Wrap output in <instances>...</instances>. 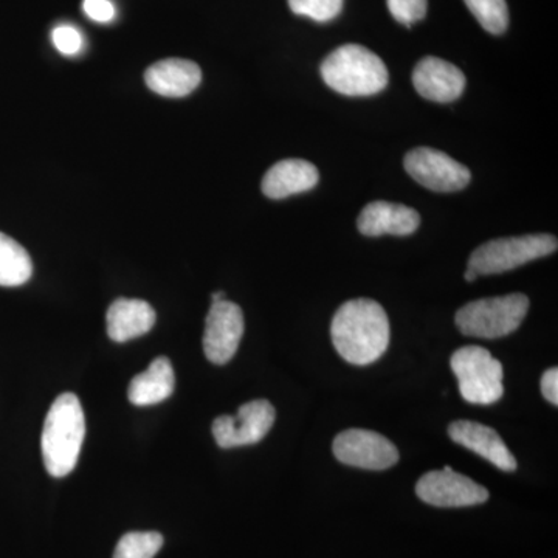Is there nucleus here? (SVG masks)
<instances>
[{
    "mask_svg": "<svg viewBox=\"0 0 558 558\" xmlns=\"http://www.w3.org/2000/svg\"><path fill=\"white\" fill-rule=\"evenodd\" d=\"M145 81L146 86L161 97L182 98L197 89L202 72L196 62L170 58L150 65Z\"/></svg>",
    "mask_w": 558,
    "mask_h": 558,
    "instance_id": "2eb2a0df",
    "label": "nucleus"
},
{
    "mask_svg": "<svg viewBox=\"0 0 558 558\" xmlns=\"http://www.w3.org/2000/svg\"><path fill=\"white\" fill-rule=\"evenodd\" d=\"M413 84L417 94L429 101L451 102L464 92L465 75L449 61L427 57L414 68Z\"/></svg>",
    "mask_w": 558,
    "mask_h": 558,
    "instance_id": "f8f14e48",
    "label": "nucleus"
},
{
    "mask_svg": "<svg viewBox=\"0 0 558 558\" xmlns=\"http://www.w3.org/2000/svg\"><path fill=\"white\" fill-rule=\"evenodd\" d=\"M84 436L86 417L80 399L64 392L51 403L40 439L44 464L53 478L68 476L75 469Z\"/></svg>",
    "mask_w": 558,
    "mask_h": 558,
    "instance_id": "f03ea898",
    "label": "nucleus"
},
{
    "mask_svg": "<svg viewBox=\"0 0 558 558\" xmlns=\"http://www.w3.org/2000/svg\"><path fill=\"white\" fill-rule=\"evenodd\" d=\"M344 0H289L290 10L299 16L312 21L329 22L336 20L343 9Z\"/></svg>",
    "mask_w": 558,
    "mask_h": 558,
    "instance_id": "4be33fe9",
    "label": "nucleus"
},
{
    "mask_svg": "<svg viewBox=\"0 0 558 558\" xmlns=\"http://www.w3.org/2000/svg\"><path fill=\"white\" fill-rule=\"evenodd\" d=\"M542 392L548 402L553 405H558V369L550 368L543 374L542 377Z\"/></svg>",
    "mask_w": 558,
    "mask_h": 558,
    "instance_id": "a878e982",
    "label": "nucleus"
},
{
    "mask_svg": "<svg viewBox=\"0 0 558 558\" xmlns=\"http://www.w3.org/2000/svg\"><path fill=\"white\" fill-rule=\"evenodd\" d=\"M244 314L229 300L211 303L205 322L204 352L215 365H226L240 348L244 336Z\"/></svg>",
    "mask_w": 558,
    "mask_h": 558,
    "instance_id": "9b49d317",
    "label": "nucleus"
},
{
    "mask_svg": "<svg viewBox=\"0 0 558 558\" xmlns=\"http://www.w3.org/2000/svg\"><path fill=\"white\" fill-rule=\"evenodd\" d=\"M174 388V368L170 359L157 357L150 362L148 369L131 380L128 398L137 407L156 405L170 398Z\"/></svg>",
    "mask_w": 558,
    "mask_h": 558,
    "instance_id": "a211bd4d",
    "label": "nucleus"
},
{
    "mask_svg": "<svg viewBox=\"0 0 558 558\" xmlns=\"http://www.w3.org/2000/svg\"><path fill=\"white\" fill-rule=\"evenodd\" d=\"M333 454L341 464L365 470H387L398 464L399 451L391 440L369 429L352 428L333 440Z\"/></svg>",
    "mask_w": 558,
    "mask_h": 558,
    "instance_id": "9d476101",
    "label": "nucleus"
},
{
    "mask_svg": "<svg viewBox=\"0 0 558 558\" xmlns=\"http://www.w3.org/2000/svg\"><path fill=\"white\" fill-rule=\"evenodd\" d=\"M388 10L396 21L411 27L424 20L428 10V0H388Z\"/></svg>",
    "mask_w": 558,
    "mask_h": 558,
    "instance_id": "5701e85b",
    "label": "nucleus"
},
{
    "mask_svg": "<svg viewBox=\"0 0 558 558\" xmlns=\"http://www.w3.org/2000/svg\"><path fill=\"white\" fill-rule=\"evenodd\" d=\"M527 311V296L523 293H510L465 304L457 312L454 322L464 336L501 339L520 328Z\"/></svg>",
    "mask_w": 558,
    "mask_h": 558,
    "instance_id": "20e7f679",
    "label": "nucleus"
},
{
    "mask_svg": "<svg viewBox=\"0 0 558 558\" xmlns=\"http://www.w3.org/2000/svg\"><path fill=\"white\" fill-rule=\"evenodd\" d=\"M464 278H465V281L472 282V281H475L476 278H478V275H476L475 271H473L472 269H469V267H468V270H465V274H464Z\"/></svg>",
    "mask_w": 558,
    "mask_h": 558,
    "instance_id": "bb28decb",
    "label": "nucleus"
},
{
    "mask_svg": "<svg viewBox=\"0 0 558 558\" xmlns=\"http://www.w3.org/2000/svg\"><path fill=\"white\" fill-rule=\"evenodd\" d=\"M226 300L223 292H216L211 295V303H219V301Z\"/></svg>",
    "mask_w": 558,
    "mask_h": 558,
    "instance_id": "cd10ccee",
    "label": "nucleus"
},
{
    "mask_svg": "<svg viewBox=\"0 0 558 558\" xmlns=\"http://www.w3.org/2000/svg\"><path fill=\"white\" fill-rule=\"evenodd\" d=\"M330 336L337 352L352 363L365 366L377 362L389 344V319L377 301H347L333 315Z\"/></svg>",
    "mask_w": 558,
    "mask_h": 558,
    "instance_id": "f257e3e1",
    "label": "nucleus"
},
{
    "mask_svg": "<svg viewBox=\"0 0 558 558\" xmlns=\"http://www.w3.org/2000/svg\"><path fill=\"white\" fill-rule=\"evenodd\" d=\"M319 174L311 161L286 159L266 172L263 179V193L270 199H286L293 194L306 193L317 185Z\"/></svg>",
    "mask_w": 558,
    "mask_h": 558,
    "instance_id": "dca6fc26",
    "label": "nucleus"
},
{
    "mask_svg": "<svg viewBox=\"0 0 558 558\" xmlns=\"http://www.w3.org/2000/svg\"><path fill=\"white\" fill-rule=\"evenodd\" d=\"M421 226L416 209L391 202H373L360 213L357 227L365 236L377 238L384 234L409 236Z\"/></svg>",
    "mask_w": 558,
    "mask_h": 558,
    "instance_id": "4468645a",
    "label": "nucleus"
},
{
    "mask_svg": "<svg viewBox=\"0 0 558 558\" xmlns=\"http://www.w3.org/2000/svg\"><path fill=\"white\" fill-rule=\"evenodd\" d=\"M163 542L159 532H128L120 538L113 558H154Z\"/></svg>",
    "mask_w": 558,
    "mask_h": 558,
    "instance_id": "412c9836",
    "label": "nucleus"
},
{
    "mask_svg": "<svg viewBox=\"0 0 558 558\" xmlns=\"http://www.w3.org/2000/svg\"><path fill=\"white\" fill-rule=\"evenodd\" d=\"M451 369L459 381V391L465 402L492 405L505 395V371L499 360L486 348H459L450 360Z\"/></svg>",
    "mask_w": 558,
    "mask_h": 558,
    "instance_id": "39448f33",
    "label": "nucleus"
},
{
    "mask_svg": "<svg viewBox=\"0 0 558 558\" xmlns=\"http://www.w3.org/2000/svg\"><path fill=\"white\" fill-rule=\"evenodd\" d=\"M449 435L453 442L475 451L502 472H515L519 468L515 457L510 453L505 440L487 425L480 422L457 421L450 425Z\"/></svg>",
    "mask_w": 558,
    "mask_h": 558,
    "instance_id": "ddd939ff",
    "label": "nucleus"
},
{
    "mask_svg": "<svg viewBox=\"0 0 558 558\" xmlns=\"http://www.w3.org/2000/svg\"><path fill=\"white\" fill-rule=\"evenodd\" d=\"M553 234H524L488 241L472 253L469 269L476 275H498L557 252Z\"/></svg>",
    "mask_w": 558,
    "mask_h": 558,
    "instance_id": "423d86ee",
    "label": "nucleus"
},
{
    "mask_svg": "<svg viewBox=\"0 0 558 558\" xmlns=\"http://www.w3.org/2000/svg\"><path fill=\"white\" fill-rule=\"evenodd\" d=\"M83 10L89 20L108 24L117 16L116 5L110 0H84Z\"/></svg>",
    "mask_w": 558,
    "mask_h": 558,
    "instance_id": "393cba45",
    "label": "nucleus"
},
{
    "mask_svg": "<svg viewBox=\"0 0 558 558\" xmlns=\"http://www.w3.org/2000/svg\"><path fill=\"white\" fill-rule=\"evenodd\" d=\"M110 340L124 343L145 336L156 325V311L143 300L119 299L108 311Z\"/></svg>",
    "mask_w": 558,
    "mask_h": 558,
    "instance_id": "f3484780",
    "label": "nucleus"
},
{
    "mask_svg": "<svg viewBox=\"0 0 558 558\" xmlns=\"http://www.w3.org/2000/svg\"><path fill=\"white\" fill-rule=\"evenodd\" d=\"M33 275V263L27 250L13 238L0 233V286L17 288Z\"/></svg>",
    "mask_w": 558,
    "mask_h": 558,
    "instance_id": "6ab92c4d",
    "label": "nucleus"
},
{
    "mask_svg": "<svg viewBox=\"0 0 558 558\" xmlns=\"http://www.w3.org/2000/svg\"><path fill=\"white\" fill-rule=\"evenodd\" d=\"M277 411L266 399L252 400L238 410L236 416H220L213 422V436L220 449L253 446L269 435Z\"/></svg>",
    "mask_w": 558,
    "mask_h": 558,
    "instance_id": "0eeeda50",
    "label": "nucleus"
},
{
    "mask_svg": "<svg viewBox=\"0 0 558 558\" xmlns=\"http://www.w3.org/2000/svg\"><path fill=\"white\" fill-rule=\"evenodd\" d=\"M323 81L348 97H371L388 84L385 62L366 47L347 44L332 51L322 64Z\"/></svg>",
    "mask_w": 558,
    "mask_h": 558,
    "instance_id": "7ed1b4c3",
    "label": "nucleus"
},
{
    "mask_svg": "<svg viewBox=\"0 0 558 558\" xmlns=\"http://www.w3.org/2000/svg\"><path fill=\"white\" fill-rule=\"evenodd\" d=\"M416 494L422 501L436 508H468L483 505L488 499L486 487L459 475L449 465L425 473L416 484Z\"/></svg>",
    "mask_w": 558,
    "mask_h": 558,
    "instance_id": "1a4fd4ad",
    "label": "nucleus"
},
{
    "mask_svg": "<svg viewBox=\"0 0 558 558\" xmlns=\"http://www.w3.org/2000/svg\"><path fill=\"white\" fill-rule=\"evenodd\" d=\"M403 165L411 178L436 193H454V191L464 190L472 179L468 167L451 159L442 150L425 148V146L410 150Z\"/></svg>",
    "mask_w": 558,
    "mask_h": 558,
    "instance_id": "6e6552de",
    "label": "nucleus"
},
{
    "mask_svg": "<svg viewBox=\"0 0 558 558\" xmlns=\"http://www.w3.org/2000/svg\"><path fill=\"white\" fill-rule=\"evenodd\" d=\"M51 40H53L54 47L62 54L68 57H75L81 53L84 47L83 35L78 28L72 27V25H58L53 32H51Z\"/></svg>",
    "mask_w": 558,
    "mask_h": 558,
    "instance_id": "b1692460",
    "label": "nucleus"
},
{
    "mask_svg": "<svg viewBox=\"0 0 558 558\" xmlns=\"http://www.w3.org/2000/svg\"><path fill=\"white\" fill-rule=\"evenodd\" d=\"M473 16L484 31L501 35L509 25V10L506 0H464Z\"/></svg>",
    "mask_w": 558,
    "mask_h": 558,
    "instance_id": "aec40b11",
    "label": "nucleus"
}]
</instances>
